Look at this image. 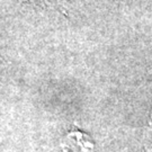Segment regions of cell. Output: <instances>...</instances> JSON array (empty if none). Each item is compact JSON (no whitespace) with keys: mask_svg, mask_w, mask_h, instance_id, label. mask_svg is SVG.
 <instances>
[{"mask_svg":"<svg viewBox=\"0 0 152 152\" xmlns=\"http://www.w3.org/2000/svg\"><path fill=\"white\" fill-rule=\"evenodd\" d=\"M144 144L148 148L149 151L152 150V114L151 118L148 123V126L145 129V133H144Z\"/></svg>","mask_w":152,"mask_h":152,"instance_id":"6da1fadb","label":"cell"}]
</instances>
